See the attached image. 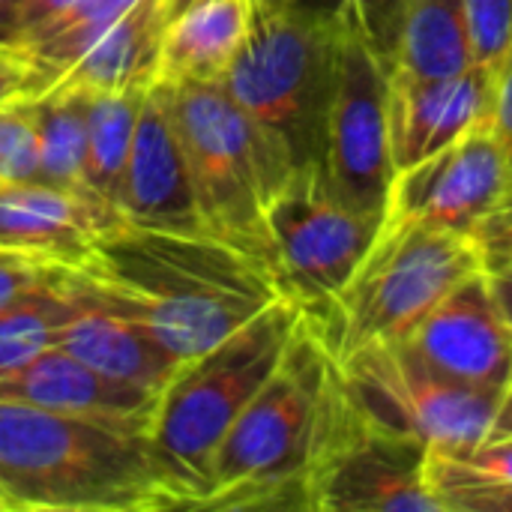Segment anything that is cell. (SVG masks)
Here are the masks:
<instances>
[{
	"label": "cell",
	"mask_w": 512,
	"mask_h": 512,
	"mask_svg": "<svg viewBox=\"0 0 512 512\" xmlns=\"http://www.w3.org/2000/svg\"><path fill=\"white\" fill-rule=\"evenodd\" d=\"M105 306L147 327L183 363L210 351L279 297V276L210 231L117 222L72 267Z\"/></svg>",
	"instance_id": "6da1fadb"
},
{
	"label": "cell",
	"mask_w": 512,
	"mask_h": 512,
	"mask_svg": "<svg viewBox=\"0 0 512 512\" xmlns=\"http://www.w3.org/2000/svg\"><path fill=\"white\" fill-rule=\"evenodd\" d=\"M354 405L309 315L273 375L225 432L198 510H309V480Z\"/></svg>",
	"instance_id": "7a4b0ae2"
},
{
	"label": "cell",
	"mask_w": 512,
	"mask_h": 512,
	"mask_svg": "<svg viewBox=\"0 0 512 512\" xmlns=\"http://www.w3.org/2000/svg\"><path fill=\"white\" fill-rule=\"evenodd\" d=\"M0 489L21 512L189 510L150 432L0 399Z\"/></svg>",
	"instance_id": "3957f363"
},
{
	"label": "cell",
	"mask_w": 512,
	"mask_h": 512,
	"mask_svg": "<svg viewBox=\"0 0 512 512\" xmlns=\"http://www.w3.org/2000/svg\"><path fill=\"white\" fill-rule=\"evenodd\" d=\"M303 312L294 297H279L228 339L186 360L159 393L150 441L189 492V510H198L225 432L279 366Z\"/></svg>",
	"instance_id": "277c9868"
},
{
	"label": "cell",
	"mask_w": 512,
	"mask_h": 512,
	"mask_svg": "<svg viewBox=\"0 0 512 512\" xmlns=\"http://www.w3.org/2000/svg\"><path fill=\"white\" fill-rule=\"evenodd\" d=\"M201 225L273 273L267 204L294 171L222 84H165Z\"/></svg>",
	"instance_id": "5b68a950"
},
{
	"label": "cell",
	"mask_w": 512,
	"mask_h": 512,
	"mask_svg": "<svg viewBox=\"0 0 512 512\" xmlns=\"http://www.w3.org/2000/svg\"><path fill=\"white\" fill-rule=\"evenodd\" d=\"M480 270L483 255L471 234L381 225L345 291L324 312L306 315L333 360H342L363 345L402 339L444 294Z\"/></svg>",
	"instance_id": "8992f818"
},
{
	"label": "cell",
	"mask_w": 512,
	"mask_h": 512,
	"mask_svg": "<svg viewBox=\"0 0 512 512\" xmlns=\"http://www.w3.org/2000/svg\"><path fill=\"white\" fill-rule=\"evenodd\" d=\"M291 168L318 165L333 84V21L255 0L252 30L219 81Z\"/></svg>",
	"instance_id": "52a82bcc"
},
{
	"label": "cell",
	"mask_w": 512,
	"mask_h": 512,
	"mask_svg": "<svg viewBox=\"0 0 512 512\" xmlns=\"http://www.w3.org/2000/svg\"><path fill=\"white\" fill-rule=\"evenodd\" d=\"M387 84L390 63L366 9L363 3H348L333 18V84L318 168L339 201L381 219L393 180Z\"/></svg>",
	"instance_id": "ba28073f"
},
{
	"label": "cell",
	"mask_w": 512,
	"mask_h": 512,
	"mask_svg": "<svg viewBox=\"0 0 512 512\" xmlns=\"http://www.w3.org/2000/svg\"><path fill=\"white\" fill-rule=\"evenodd\" d=\"M336 366L351 405L366 423L414 438L429 450L477 447L501 396L438 372L402 339L363 345Z\"/></svg>",
	"instance_id": "9c48e42d"
},
{
	"label": "cell",
	"mask_w": 512,
	"mask_h": 512,
	"mask_svg": "<svg viewBox=\"0 0 512 512\" xmlns=\"http://www.w3.org/2000/svg\"><path fill=\"white\" fill-rule=\"evenodd\" d=\"M276 276L309 315L324 312L351 282L384 219L339 201L318 165L294 168L267 204Z\"/></svg>",
	"instance_id": "30bf717a"
},
{
	"label": "cell",
	"mask_w": 512,
	"mask_h": 512,
	"mask_svg": "<svg viewBox=\"0 0 512 512\" xmlns=\"http://www.w3.org/2000/svg\"><path fill=\"white\" fill-rule=\"evenodd\" d=\"M507 195V165L489 117L444 150L402 168L390 180L384 225H426L474 234Z\"/></svg>",
	"instance_id": "8fae6325"
},
{
	"label": "cell",
	"mask_w": 512,
	"mask_h": 512,
	"mask_svg": "<svg viewBox=\"0 0 512 512\" xmlns=\"http://www.w3.org/2000/svg\"><path fill=\"white\" fill-rule=\"evenodd\" d=\"M426 450L354 414L309 480V510L441 512L426 483Z\"/></svg>",
	"instance_id": "7c38bea8"
},
{
	"label": "cell",
	"mask_w": 512,
	"mask_h": 512,
	"mask_svg": "<svg viewBox=\"0 0 512 512\" xmlns=\"http://www.w3.org/2000/svg\"><path fill=\"white\" fill-rule=\"evenodd\" d=\"M402 342L438 372L501 393L512 369V339L492 303L483 270L444 294Z\"/></svg>",
	"instance_id": "4fadbf2b"
},
{
	"label": "cell",
	"mask_w": 512,
	"mask_h": 512,
	"mask_svg": "<svg viewBox=\"0 0 512 512\" xmlns=\"http://www.w3.org/2000/svg\"><path fill=\"white\" fill-rule=\"evenodd\" d=\"M120 216L123 222L147 228L207 231L201 225L168 87L162 81L147 90L135 123L120 192Z\"/></svg>",
	"instance_id": "5bb4252c"
},
{
	"label": "cell",
	"mask_w": 512,
	"mask_h": 512,
	"mask_svg": "<svg viewBox=\"0 0 512 512\" xmlns=\"http://www.w3.org/2000/svg\"><path fill=\"white\" fill-rule=\"evenodd\" d=\"M495 75L471 66L447 78H414L390 69L387 132L393 174L444 150L489 117Z\"/></svg>",
	"instance_id": "9a60e30c"
},
{
	"label": "cell",
	"mask_w": 512,
	"mask_h": 512,
	"mask_svg": "<svg viewBox=\"0 0 512 512\" xmlns=\"http://www.w3.org/2000/svg\"><path fill=\"white\" fill-rule=\"evenodd\" d=\"M0 399L150 432L159 396L120 384L51 345L0 375Z\"/></svg>",
	"instance_id": "2e32d148"
},
{
	"label": "cell",
	"mask_w": 512,
	"mask_h": 512,
	"mask_svg": "<svg viewBox=\"0 0 512 512\" xmlns=\"http://www.w3.org/2000/svg\"><path fill=\"white\" fill-rule=\"evenodd\" d=\"M123 222L87 192L57 189L39 180H0V246L54 258L75 267L90 243Z\"/></svg>",
	"instance_id": "e0dca14e"
},
{
	"label": "cell",
	"mask_w": 512,
	"mask_h": 512,
	"mask_svg": "<svg viewBox=\"0 0 512 512\" xmlns=\"http://www.w3.org/2000/svg\"><path fill=\"white\" fill-rule=\"evenodd\" d=\"M69 288L75 303L57 333V348L69 351L90 369L120 384L159 396L168 387V381L177 375L183 360L174 357L147 327L105 306L102 300L90 297L72 279V270H69Z\"/></svg>",
	"instance_id": "ac0fdd59"
},
{
	"label": "cell",
	"mask_w": 512,
	"mask_h": 512,
	"mask_svg": "<svg viewBox=\"0 0 512 512\" xmlns=\"http://www.w3.org/2000/svg\"><path fill=\"white\" fill-rule=\"evenodd\" d=\"M255 18V0H195L162 30L156 81L219 84L240 54Z\"/></svg>",
	"instance_id": "d6986e66"
},
{
	"label": "cell",
	"mask_w": 512,
	"mask_h": 512,
	"mask_svg": "<svg viewBox=\"0 0 512 512\" xmlns=\"http://www.w3.org/2000/svg\"><path fill=\"white\" fill-rule=\"evenodd\" d=\"M384 3H393V9L384 12L390 36L381 39L390 69L414 78H447L474 66L462 0H381L375 9Z\"/></svg>",
	"instance_id": "ffe728a7"
},
{
	"label": "cell",
	"mask_w": 512,
	"mask_h": 512,
	"mask_svg": "<svg viewBox=\"0 0 512 512\" xmlns=\"http://www.w3.org/2000/svg\"><path fill=\"white\" fill-rule=\"evenodd\" d=\"M165 21V0H135L48 90L114 93L156 84Z\"/></svg>",
	"instance_id": "44dd1931"
},
{
	"label": "cell",
	"mask_w": 512,
	"mask_h": 512,
	"mask_svg": "<svg viewBox=\"0 0 512 512\" xmlns=\"http://www.w3.org/2000/svg\"><path fill=\"white\" fill-rule=\"evenodd\" d=\"M150 87L153 84L126 87L114 93H90L87 102L84 189L87 195H93L96 201H102L117 213H120V192H123V174H126L135 123Z\"/></svg>",
	"instance_id": "7402d4cb"
},
{
	"label": "cell",
	"mask_w": 512,
	"mask_h": 512,
	"mask_svg": "<svg viewBox=\"0 0 512 512\" xmlns=\"http://www.w3.org/2000/svg\"><path fill=\"white\" fill-rule=\"evenodd\" d=\"M87 102L81 90H45L36 96L39 120V183L87 192L84 153H87Z\"/></svg>",
	"instance_id": "603a6c76"
},
{
	"label": "cell",
	"mask_w": 512,
	"mask_h": 512,
	"mask_svg": "<svg viewBox=\"0 0 512 512\" xmlns=\"http://www.w3.org/2000/svg\"><path fill=\"white\" fill-rule=\"evenodd\" d=\"M69 273L39 285L9 306H0V375L21 366L33 354L57 345V333L72 312Z\"/></svg>",
	"instance_id": "cb8c5ba5"
},
{
	"label": "cell",
	"mask_w": 512,
	"mask_h": 512,
	"mask_svg": "<svg viewBox=\"0 0 512 512\" xmlns=\"http://www.w3.org/2000/svg\"><path fill=\"white\" fill-rule=\"evenodd\" d=\"M135 0H87L81 3L72 15H66L60 24H54L48 33L24 45L30 57L36 60L45 90L120 18ZM42 90V93H45Z\"/></svg>",
	"instance_id": "d4e9b609"
},
{
	"label": "cell",
	"mask_w": 512,
	"mask_h": 512,
	"mask_svg": "<svg viewBox=\"0 0 512 512\" xmlns=\"http://www.w3.org/2000/svg\"><path fill=\"white\" fill-rule=\"evenodd\" d=\"M426 483L441 512H512V480L477 474L447 450H426Z\"/></svg>",
	"instance_id": "484cf974"
},
{
	"label": "cell",
	"mask_w": 512,
	"mask_h": 512,
	"mask_svg": "<svg viewBox=\"0 0 512 512\" xmlns=\"http://www.w3.org/2000/svg\"><path fill=\"white\" fill-rule=\"evenodd\" d=\"M39 120L36 96L0 105V180H36Z\"/></svg>",
	"instance_id": "4316f807"
},
{
	"label": "cell",
	"mask_w": 512,
	"mask_h": 512,
	"mask_svg": "<svg viewBox=\"0 0 512 512\" xmlns=\"http://www.w3.org/2000/svg\"><path fill=\"white\" fill-rule=\"evenodd\" d=\"M474 66L498 75L512 51V0H462Z\"/></svg>",
	"instance_id": "83f0119b"
},
{
	"label": "cell",
	"mask_w": 512,
	"mask_h": 512,
	"mask_svg": "<svg viewBox=\"0 0 512 512\" xmlns=\"http://www.w3.org/2000/svg\"><path fill=\"white\" fill-rule=\"evenodd\" d=\"M69 270H72L69 264H60L54 258L0 246V306L15 303L18 297H24L39 285L63 279Z\"/></svg>",
	"instance_id": "f1b7e54d"
},
{
	"label": "cell",
	"mask_w": 512,
	"mask_h": 512,
	"mask_svg": "<svg viewBox=\"0 0 512 512\" xmlns=\"http://www.w3.org/2000/svg\"><path fill=\"white\" fill-rule=\"evenodd\" d=\"M45 78L30 57V51L18 42L0 39V105L15 99H33L42 96Z\"/></svg>",
	"instance_id": "f546056e"
},
{
	"label": "cell",
	"mask_w": 512,
	"mask_h": 512,
	"mask_svg": "<svg viewBox=\"0 0 512 512\" xmlns=\"http://www.w3.org/2000/svg\"><path fill=\"white\" fill-rule=\"evenodd\" d=\"M81 3H87V0H24L12 21L9 42L30 45L33 39L48 33L54 24H60L66 15H72Z\"/></svg>",
	"instance_id": "4dcf8cb0"
},
{
	"label": "cell",
	"mask_w": 512,
	"mask_h": 512,
	"mask_svg": "<svg viewBox=\"0 0 512 512\" xmlns=\"http://www.w3.org/2000/svg\"><path fill=\"white\" fill-rule=\"evenodd\" d=\"M480 246L483 267L512 261V192L501 198V204L480 219V225L471 234Z\"/></svg>",
	"instance_id": "1f68e13d"
},
{
	"label": "cell",
	"mask_w": 512,
	"mask_h": 512,
	"mask_svg": "<svg viewBox=\"0 0 512 512\" xmlns=\"http://www.w3.org/2000/svg\"><path fill=\"white\" fill-rule=\"evenodd\" d=\"M489 126L495 132V141L501 147L504 165H507V195L512 192V63L507 60L492 84V108H489Z\"/></svg>",
	"instance_id": "d6a6232c"
},
{
	"label": "cell",
	"mask_w": 512,
	"mask_h": 512,
	"mask_svg": "<svg viewBox=\"0 0 512 512\" xmlns=\"http://www.w3.org/2000/svg\"><path fill=\"white\" fill-rule=\"evenodd\" d=\"M450 453V450H447ZM462 459L471 471L498 477V480H512V441H495V444H477L471 450L453 453Z\"/></svg>",
	"instance_id": "836d02e7"
},
{
	"label": "cell",
	"mask_w": 512,
	"mask_h": 512,
	"mask_svg": "<svg viewBox=\"0 0 512 512\" xmlns=\"http://www.w3.org/2000/svg\"><path fill=\"white\" fill-rule=\"evenodd\" d=\"M483 276H486V285H489V294H492V303L507 327L512 339V261H501V264H489L483 267Z\"/></svg>",
	"instance_id": "e575fe53"
},
{
	"label": "cell",
	"mask_w": 512,
	"mask_h": 512,
	"mask_svg": "<svg viewBox=\"0 0 512 512\" xmlns=\"http://www.w3.org/2000/svg\"><path fill=\"white\" fill-rule=\"evenodd\" d=\"M270 3H282L288 6L291 12L309 18V21H318V24H330L348 3H363V9H375L381 0H270Z\"/></svg>",
	"instance_id": "d590c367"
},
{
	"label": "cell",
	"mask_w": 512,
	"mask_h": 512,
	"mask_svg": "<svg viewBox=\"0 0 512 512\" xmlns=\"http://www.w3.org/2000/svg\"><path fill=\"white\" fill-rule=\"evenodd\" d=\"M495 441H512V369L498 402H495V411H492V420L486 426V435L480 444H495Z\"/></svg>",
	"instance_id": "8d00e7d4"
},
{
	"label": "cell",
	"mask_w": 512,
	"mask_h": 512,
	"mask_svg": "<svg viewBox=\"0 0 512 512\" xmlns=\"http://www.w3.org/2000/svg\"><path fill=\"white\" fill-rule=\"evenodd\" d=\"M24 0H0V39L9 42V30H12V21L18 15Z\"/></svg>",
	"instance_id": "74e56055"
},
{
	"label": "cell",
	"mask_w": 512,
	"mask_h": 512,
	"mask_svg": "<svg viewBox=\"0 0 512 512\" xmlns=\"http://www.w3.org/2000/svg\"><path fill=\"white\" fill-rule=\"evenodd\" d=\"M189 3H195V0H165V9H168V18H171L174 12H180V9H186Z\"/></svg>",
	"instance_id": "f35d334b"
},
{
	"label": "cell",
	"mask_w": 512,
	"mask_h": 512,
	"mask_svg": "<svg viewBox=\"0 0 512 512\" xmlns=\"http://www.w3.org/2000/svg\"><path fill=\"white\" fill-rule=\"evenodd\" d=\"M0 512H21V510L15 507V501H12L6 492H0Z\"/></svg>",
	"instance_id": "ab89813d"
},
{
	"label": "cell",
	"mask_w": 512,
	"mask_h": 512,
	"mask_svg": "<svg viewBox=\"0 0 512 512\" xmlns=\"http://www.w3.org/2000/svg\"><path fill=\"white\" fill-rule=\"evenodd\" d=\"M510 63H512V51H510Z\"/></svg>",
	"instance_id": "60d3db41"
},
{
	"label": "cell",
	"mask_w": 512,
	"mask_h": 512,
	"mask_svg": "<svg viewBox=\"0 0 512 512\" xmlns=\"http://www.w3.org/2000/svg\"><path fill=\"white\" fill-rule=\"evenodd\" d=\"M0 492H3V489H0Z\"/></svg>",
	"instance_id": "b9f144b4"
}]
</instances>
